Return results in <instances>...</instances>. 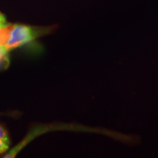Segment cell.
<instances>
[{"label": "cell", "instance_id": "cell-1", "mask_svg": "<svg viewBox=\"0 0 158 158\" xmlns=\"http://www.w3.org/2000/svg\"><path fill=\"white\" fill-rule=\"evenodd\" d=\"M41 35L40 29L26 25H15L10 39L5 45L7 51L22 46Z\"/></svg>", "mask_w": 158, "mask_h": 158}, {"label": "cell", "instance_id": "cell-2", "mask_svg": "<svg viewBox=\"0 0 158 158\" xmlns=\"http://www.w3.org/2000/svg\"><path fill=\"white\" fill-rule=\"evenodd\" d=\"M14 26V24L8 23L5 27L0 29V47H5V45L8 43Z\"/></svg>", "mask_w": 158, "mask_h": 158}, {"label": "cell", "instance_id": "cell-3", "mask_svg": "<svg viewBox=\"0 0 158 158\" xmlns=\"http://www.w3.org/2000/svg\"><path fill=\"white\" fill-rule=\"evenodd\" d=\"M10 141L8 139H4V138H0V153L5 152L9 148Z\"/></svg>", "mask_w": 158, "mask_h": 158}, {"label": "cell", "instance_id": "cell-4", "mask_svg": "<svg viewBox=\"0 0 158 158\" xmlns=\"http://www.w3.org/2000/svg\"><path fill=\"white\" fill-rule=\"evenodd\" d=\"M7 24H8V23L7 22V20H6L5 15L2 14V13H0V29L5 27V26Z\"/></svg>", "mask_w": 158, "mask_h": 158}, {"label": "cell", "instance_id": "cell-5", "mask_svg": "<svg viewBox=\"0 0 158 158\" xmlns=\"http://www.w3.org/2000/svg\"><path fill=\"white\" fill-rule=\"evenodd\" d=\"M7 52H8V51H7L5 47H0V60L2 59L3 58H5V56H8Z\"/></svg>", "mask_w": 158, "mask_h": 158}, {"label": "cell", "instance_id": "cell-6", "mask_svg": "<svg viewBox=\"0 0 158 158\" xmlns=\"http://www.w3.org/2000/svg\"><path fill=\"white\" fill-rule=\"evenodd\" d=\"M0 138H4V139H8V135H7V132L2 127L0 126Z\"/></svg>", "mask_w": 158, "mask_h": 158}]
</instances>
